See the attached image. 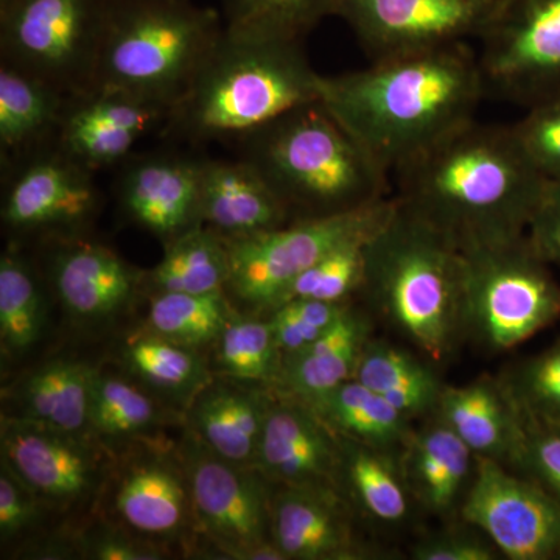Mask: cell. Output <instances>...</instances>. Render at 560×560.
I'll return each mask as SVG.
<instances>
[{
  "label": "cell",
  "instance_id": "obj_1",
  "mask_svg": "<svg viewBox=\"0 0 560 560\" xmlns=\"http://www.w3.org/2000/svg\"><path fill=\"white\" fill-rule=\"evenodd\" d=\"M394 173L401 208L463 253L525 235L548 180L512 125L475 119Z\"/></svg>",
  "mask_w": 560,
  "mask_h": 560
},
{
  "label": "cell",
  "instance_id": "obj_2",
  "mask_svg": "<svg viewBox=\"0 0 560 560\" xmlns=\"http://www.w3.org/2000/svg\"><path fill=\"white\" fill-rule=\"evenodd\" d=\"M485 95L466 43L319 79L324 108L388 173L474 120Z\"/></svg>",
  "mask_w": 560,
  "mask_h": 560
},
{
  "label": "cell",
  "instance_id": "obj_3",
  "mask_svg": "<svg viewBox=\"0 0 560 560\" xmlns=\"http://www.w3.org/2000/svg\"><path fill=\"white\" fill-rule=\"evenodd\" d=\"M466 290L463 250L397 202L368 241L364 307L420 355L444 363L467 342Z\"/></svg>",
  "mask_w": 560,
  "mask_h": 560
},
{
  "label": "cell",
  "instance_id": "obj_4",
  "mask_svg": "<svg viewBox=\"0 0 560 560\" xmlns=\"http://www.w3.org/2000/svg\"><path fill=\"white\" fill-rule=\"evenodd\" d=\"M319 79L300 40L237 38L224 32L168 113L165 132L190 142L241 140L319 101Z\"/></svg>",
  "mask_w": 560,
  "mask_h": 560
},
{
  "label": "cell",
  "instance_id": "obj_5",
  "mask_svg": "<svg viewBox=\"0 0 560 560\" xmlns=\"http://www.w3.org/2000/svg\"><path fill=\"white\" fill-rule=\"evenodd\" d=\"M291 220L327 219L388 198L389 173L319 101L241 139Z\"/></svg>",
  "mask_w": 560,
  "mask_h": 560
},
{
  "label": "cell",
  "instance_id": "obj_6",
  "mask_svg": "<svg viewBox=\"0 0 560 560\" xmlns=\"http://www.w3.org/2000/svg\"><path fill=\"white\" fill-rule=\"evenodd\" d=\"M224 33L194 0H116L94 88L128 92L171 113Z\"/></svg>",
  "mask_w": 560,
  "mask_h": 560
},
{
  "label": "cell",
  "instance_id": "obj_7",
  "mask_svg": "<svg viewBox=\"0 0 560 560\" xmlns=\"http://www.w3.org/2000/svg\"><path fill=\"white\" fill-rule=\"evenodd\" d=\"M463 254L467 342L489 353L508 352L560 318V282L528 234Z\"/></svg>",
  "mask_w": 560,
  "mask_h": 560
},
{
  "label": "cell",
  "instance_id": "obj_8",
  "mask_svg": "<svg viewBox=\"0 0 560 560\" xmlns=\"http://www.w3.org/2000/svg\"><path fill=\"white\" fill-rule=\"evenodd\" d=\"M116 0H0L3 65L77 95L94 88Z\"/></svg>",
  "mask_w": 560,
  "mask_h": 560
},
{
  "label": "cell",
  "instance_id": "obj_9",
  "mask_svg": "<svg viewBox=\"0 0 560 560\" xmlns=\"http://www.w3.org/2000/svg\"><path fill=\"white\" fill-rule=\"evenodd\" d=\"M396 206V198L388 197L341 215L294 220L276 230L226 241L231 261L226 293L250 312L267 315L302 272L342 243L381 230Z\"/></svg>",
  "mask_w": 560,
  "mask_h": 560
},
{
  "label": "cell",
  "instance_id": "obj_10",
  "mask_svg": "<svg viewBox=\"0 0 560 560\" xmlns=\"http://www.w3.org/2000/svg\"><path fill=\"white\" fill-rule=\"evenodd\" d=\"M178 447L200 533L228 559L287 560L271 540L270 481L210 452L184 429Z\"/></svg>",
  "mask_w": 560,
  "mask_h": 560
},
{
  "label": "cell",
  "instance_id": "obj_11",
  "mask_svg": "<svg viewBox=\"0 0 560 560\" xmlns=\"http://www.w3.org/2000/svg\"><path fill=\"white\" fill-rule=\"evenodd\" d=\"M98 497L103 518L162 550L190 544L200 533L178 448L164 438L138 441L114 459Z\"/></svg>",
  "mask_w": 560,
  "mask_h": 560
},
{
  "label": "cell",
  "instance_id": "obj_12",
  "mask_svg": "<svg viewBox=\"0 0 560 560\" xmlns=\"http://www.w3.org/2000/svg\"><path fill=\"white\" fill-rule=\"evenodd\" d=\"M480 40L486 95L526 109L560 98V0H504Z\"/></svg>",
  "mask_w": 560,
  "mask_h": 560
},
{
  "label": "cell",
  "instance_id": "obj_13",
  "mask_svg": "<svg viewBox=\"0 0 560 560\" xmlns=\"http://www.w3.org/2000/svg\"><path fill=\"white\" fill-rule=\"evenodd\" d=\"M504 0H342L338 16L372 61L481 39Z\"/></svg>",
  "mask_w": 560,
  "mask_h": 560
},
{
  "label": "cell",
  "instance_id": "obj_14",
  "mask_svg": "<svg viewBox=\"0 0 560 560\" xmlns=\"http://www.w3.org/2000/svg\"><path fill=\"white\" fill-rule=\"evenodd\" d=\"M510 560H560V503L537 482L495 460L478 458L459 511Z\"/></svg>",
  "mask_w": 560,
  "mask_h": 560
},
{
  "label": "cell",
  "instance_id": "obj_15",
  "mask_svg": "<svg viewBox=\"0 0 560 560\" xmlns=\"http://www.w3.org/2000/svg\"><path fill=\"white\" fill-rule=\"evenodd\" d=\"M0 448L2 463L58 510L101 495L114 464L113 452L95 438L5 415Z\"/></svg>",
  "mask_w": 560,
  "mask_h": 560
},
{
  "label": "cell",
  "instance_id": "obj_16",
  "mask_svg": "<svg viewBox=\"0 0 560 560\" xmlns=\"http://www.w3.org/2000/svg\"><path fill=\"white\" fill-rule=\"evenodd\" d=\"M3 190V226L16 234L81 235L101 210L95 172L72 160L57 143L9 167Z\"/></svg>",
  "mask_w": 560,
  "mask_h": 560
},
{
  "label": "cell",
  "instance_id": "obj_17",
  "mask_svg": "<svg viewBox=\"0 0 560 560\" xmlns=\"http://www.w3.org/2000/svg\"><path fill=\"white\" fill-rule=\"evenodd\" d=\"M46 278L62 308L81 326H106L145 293V270L81 235L55 237Z\"/></svg>",
  "mask_w": 560,
  "mask_h": 560
},
{
  "label": "cell",
  "instance_id": "obj_18",
  "mask_svg": "<svg viewBox=\"0 0 560 560\" xmlns=\"http://www.w3.org/2000/svg\"><path fill=\"white\" fill-rule=\"evenodd\" d=\"M341 438L311 405L276 393L254 466L265 480L272 486L341 493Z\"/></svg>",
  "mask_w": 560,
  "mask_h": 560
},
{
  "label": "cell",
  "instance_id": "obj_19",
  "mask_svg": "<svg viewBox=\"0 0 560 560\" xmlns=\"http://www.w3.org/2000/svg\"><path fill=\"white\" fill-rule=\"evenodd\" d=\"M357 514L334 489L275 486L271 540L287 560L383 558L357 528Z\"/></svg>",
  "mask_w": 560,
  "mask_h": 560
},
{
  "label": "cell",
  "instance_id": "obj_20",
  "mask_svg": "<svg viewBox=\"0 0 560 560\" xmlns=\"http://www.w3.org/2000/svg\"><path fill=\"white\" fill-rule=\"evenodd\" d=\"M167 116V109L128 92L92 88L70 95L55 143L97 172L127 161L136 142Z\"/></svg>",
  "mask_w": 560,
  "mask_h": 560
},
{
  "label": "cell",
  "instance_id": "obj_21",
  "mask_svg": "<svg viewBox=\"0 0 560 560\" xmlns=\"http://www.w3.org/2000/svg\"><path fill=\"white\" fill-rule=\"evenodd\" d=\"M200 162L173 153L121 162L117 197L125 215L164 245L200 226Z\"/></svg>",
  "mask_w": 560,
  "mask_h": 560
},
{
  "label": "cell",
  "instance_id": "obj_22",
  "mask_svg": "<svg viewBox=\"0 0 560 560\" xmlns=\"http://www.w3.org/2000/svg\"><path fill=\"white\" fill-rule=\"evenodd\" d=\"M275 397L270 386L213 374L184 411V429L220 458L254 467Z\"/></svg>",
  "mask_w": 560,
  "mask_h": 560
},
{
  "label": "cell",
  "instance_id": "obj_23",
  "mask_svg": "<svg viewBox=\"0 0 560 560\" xmlns=\"http://www.w3.org/2000/svg\"><path fill=\"white\" fill-rule=\"evenodd\" d=\"M399 460L420 512L444 522L459 518L478 456L442 420L431 416L415 427Z\"/></svg>",
  "mask_w": 560,
  "mask_h": 560
},
{
  "label": "cell",
  "instance_id": "obj_24",
  "mask_svg": "<svg viewBox=\"0 0 560 560\" xmlns=\"http://www.w3.org/2000/svg\"><path fill=\"white\" fill-rule=\"evenodd\" d=\"M438 419L478 458L512 469L523 440V412L501 375L482 374L466 385L445 386Z\"/></svg>",
  "mask_w": 560,
  "mask_h": 560
},
{
  "label": "cell",
  "instance_id": "obj_25",
  "mask_svg": "<svg viewBox=\"0 0 560 560\" xmlns=\"http://www.w3.org/2000/svg\"><path fill=\"white\" fill-rule=\"evenodd\" d=\"M201 223L226 241L285 226L291 220L278 194L246 160L200 162Z\"/></svg>",
  "mask_w": 560,
  "mask_h": 560
},
{
  "label": "cell",
  "instance_id": "obj_26",
  "mask_svg": "<svg viewBox=\"0 0 560 560\" xmlns=\"http://www.w3.org/2000/svg\"><path fill=\"white\" fill-rule=\"evenodd\" d=\"M375 318L366 307L350 304L340 320L307 349L287 357L275 390L282 396L311 401L355 375L361 352L374 337Z\"/></svg>",
  "mask_w": 560,
  "mask_h": 560
},
{
  "label": "cell",
  "instance_id": "obj_27",
  "mask_svg": "<svg viewBox=\"0 0 560 560\" xmlns=\"http://www.w3.org/2000/svg\"><path fill=\"white\" fill-rule=\"evenodd\" d=\"M97 372L86 361H46L14 385L10 394L11 412L7 416L91 436V393Z\"/></svg>",
  "mask_w": 560,
  "mask_h": 560
},
{
  "label": "cell",
  "instance_id": "obj_28",
  "mask_svg": "<svg viewBox=\"0 0 560 560\" xmlns=\"http://www.w3.org/2000/svg\"><path fill=\"white\" fill-rule=\"evenodd\" d=\"M69 95L9 65H0V151L11 167L57 140Z\"/></svg>",
  "mask_w": 560,
  "mask_h": 560
},
{
  "label": "cell",
  "instance_id": "obj_29",
  "mask_svg": "<svg viewBox=\"0 0 560 560\" xmlns=\"http://www.w3.org/2000/svg\"><path fill=\"white\" fill-rule=\"evenodd\" d=\"M353 378L381 394L412 422L434 416L447 386L433 361L418 350L375 335L364 346Z\"/></svg>",
  "mask_w": 560,
  "mask_h": 560
},
{
  "label": "cell",
  "instance_id": "obj_30",
  "mask_svg": "<svg viewBox=\"0 0 560 560\" xmlns=\"http://www.w3.org/2000/svg\"><path fill=\"white\" fill-rule=\"evenodd\" d=\"M342 444L341 493L353 511L375 525H408L418 512L399 456L345 440Z\"/></svg>",
  "mask_w": 560,
  "mask_h": 560
},
{
  "label": "cell",
  "instance_id": "obj_31",
  "mask_svg": "<svg viewBox=\"0 0 560 560\" xmlns=\"http://www.w3.org/2000/svg\"><path fill=\"white\" fill-rule=\"evenodd\" d=\"M183 423L184 415L145 386L98 370L92 385L90 434L106 447L117 442L160 440L162 431Z\"/></svg>",
  "mask_w": 560,
  "mask_h": 560
},
{
  "label": "cell",
  "instance_id": "obj_32",
  "mask_svg": "<svg viewBox=\"0 0 560 560\" xmlns=\"http://www.w3.org/2000/svg\"><path fill=\"white\" fill-rule=\"evenodd\" d=\"M307 405L338 436L397 456L415 430L412 420L355 378Z\"/></svg>",
  "mask_w": 560,
  "mask_h": 560
},
{
  "label": "cell",
  "instance_id": "obj_33",
  "mask_svg": "<svg viewBox=\"0 0 560 560\" xmlns=\"http://www.w3.org/2000/svg\"><path fill=\"white\" fill-rule=\"evenodd\" d=\"M120 359L140 385L161 399L180 405L184 411L213 377L200 350L167 340L149 329L125 341Z\"/></svg>",
  "mask_w": 560,
  "mask_h": 560
},
{
  "label": "cell",
  "instance_id": "obj_34",
  "mask_svg": "<svg viewBox=\"0 0 560 560\" xmlns=\"http://www.w3.org/2000/svg\"><path fill=\"white\" fill-rule=\"evenodd\" d=\"M230 275L226 238L200 224L165 243L162 259L145 271V293H219Z\"/></svg>",
  "mask_w": 560,
  "mask_h": 560
},
{
  "label": "cell",
  "instance_id": "obj_35",
  "mask_svg": "<svg viewBox=\"0 0 560 560\" xmlns=\"http://www.w3.org/2000/svg\"><path fill=\"white\" fill-rule=\"evenodd\" d=\"M46 324L40 280L20 249L0 257V346L3 355L22 357L39 341Z\"/></svg>",
  "mask_w": 560,
  "mask_h": 560
},
{
  "label": "cell",
  "instance_id": "obj_36",
  "mask_svg": "<svg viewBox=\"0 0 560 560\" xmlns=\"http://www.w3.org/2000/svg\"><path fill=\"white\" fill-rule=\"evenodd\" d=\"M342 0H223L224 32L237 38L300 40L338 16Z\"/></svg>",
  "mask_w": 560,
  "mask_h": 560
},
{
  "label": "cell",
  "instance_id": "obj_37",
  "mask_svg": "<svg viewBox=\"0 0 560 560\" xmlns=\"http://www.w3.org/2000/svg\"><path fill=\"white\" fill-rule=\"evenodd\" d=\"M226 291L150 294L147 329L187 348L213 346L235 315Z\"/></svg>",
  "mask_w": 560,
  "mask_h": 560
},
{
  "label": "cell",
  "instance_id": "obj_38",
  "mask_svg": "<svg viewBox=\"0 0 560 560\" xmlns=\"http://www.w3.org/2000/svg\"><path fill=\"white\" fill-rule=\"evenodd\" d=\"M213 360L215 375L275 389L282 353L276 345L270 319L235 313L213 345Z\"/></svg>",
  "mask_w": 560,
  "mask_h": 560
},
{
  "label": "cell",
  "instance_id": "obj_39",
  "mask_svg": "<svg viewBox=\"0 0 560 560\" xmlns=\"http://www.w3.org/2000/svg\"><path fill=\"white\" fill-rule=\"evenodd\" d=\"M374 234L353 238L331 249L291 283L279 305L290 300L355 301L366 278L368 241Z\"/></svg>",
  "mask_w": 560,
  "mask_h": 560
},
{
  "label": "cell",
  "instance_id": "obj_40",
  "mask_svg": "<svg viewBox=\"0 0 560 560\" xmlns=\"http://www.w3.org/2000/svg\"><path fill=\"white\" fill-rule=\"evenodd\" d=\"M526 415L560 423V337L501 374Z\"/></svg>",
  "mask_w": 560,
  "mask_h": 560
},
{
  "label": "cell",
  "instance_id": "obj_41",
  "mask_svg": "<svg viewBox=\"0 0 560 560\" xmlns=\"http://www.w3.org/2000/svg\"><path fill=\"white\" fill-rule=\"evenodd\" d=\"M349 302L290 300L267 313L282 360L296 355L318 341L340 320Z\"/></svg>",
  "mask_w": 560,
  "mask_h": 560
},
{
  "label": "cell",
  "instance_id": "obj_42",
  "mask_svg": "<svg viewBox=\"0 0 560 560\" xmlns=\"http://www.w3.org/2000/svg\"><path fill=\"white\" fill-rule=\"evenodd\" d=\"M511 470L537 482L560 503V423L523 412L522 447Z\"/></svg>",
  "mask_w": 560,
  "mask_h": 560
},
{
  "label": "cell",
  "instance_id": "obj_43",
  "mask_svg": "<svg viewBox=\"0 0 560 560\" xmlns=\"http://www.w3.org/2000/svg\"><path fill=\"white\" fill-rule=\"evenodd\" d=\"M512 131L537 172L545 179H560V98L528 108Z\"/></svg>",
  "mask_w": 560,
  "mask_h": 560
},
{
  "label": "cell",
  "instance_id": "obj_44",
  "mask_svg": "<svg viewBox=\"0 0 560 560\" xmlns=\"http://www.w3.org/2000/svg\"><path fill=\"white\" fill-rule=\"evenodd\" d=\"M444 528L423 534L412 544L415 560H499L500 551L469 523L455 518Z\"/></svg>",
  "mask_w": 560,
  "mask_h": 560
},
{
  "label": "cell",
  "instance_id": "obj_45",
  "mask_svg": "<svg viewBox=\"0 0 560 560\" xmlns=\"http://www.w3.org/2000/svg\"><path fill=\"white\" fill-rule=\"evenodd\" d=\"M50 508L38 493L33 492L13 470L2 463L0 469V540L2 545L31 534L38 528Z\"/></svg>",
  "mask_w": 560,
  "mask_h": 560
},
{
  "label": "cell",
  "instance_id": "obj_46",
  "mask_svg": "<svg viewBox=\"0 0 560 560\" xmlns=\"http://www.w3.org/2000/svg\"><path fill=\"white\" fill-rule=\"evenodd\" d=\"M80 558L94 560H154L164 559L167 551L132 536L128 530L103 518L98 525L75 536Z\"/></svg>",
  "mask_w": 560,
  "mask_h": 560
},
{
  "label": "cell",
  "instance_id": "obj_47",
  "mask_svg": "<svg viewBox=\"0 0 560 560\" xmlns=\"http://www.w3.org/2000/svg\"><path fill=\"white\" fill-rule=\"evenodd\" d=\"M526 234L541 259L560 270V179L547 180Z\"/></svg>",
  "mask_w": 560,
  "mask_h": 560
}]
</instances>
